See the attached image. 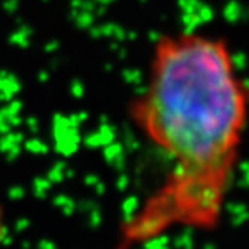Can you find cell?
Segmentation results:
<instances>
[{
    "mask_svg": "<svg viewBox=\"0 0 249 249\" xmlns=\"http://www.w3.org/2000/svg\"><path fill=\"white\" fill-rule=\"evenodd\" d=\"M57 47V42H51V44H47L46 46V51L47 52H53V49Z\"/></svg>",
    "mask_w": 249,
    "mask_h": 249,
    "instance_id": "277c9868",
    "label": "cell"
},
{
    "mask_svg": "<svg viewBox=\"0 0 249 249\" xmlns=\"http://www.w3.org/2000/svg\"><path fill=\"white\" fill-rule=\"evenodd\" d=\"M18 5H19V0H5L3 8L7 13H15L18 10Z\"/></svg>",
    "mask_w": 249,
    "mask_h": 249,
    "instance_id": "3957f363",
    "label": "cell"
},
{
    "mask_svg": "<svg viewBox=\"0 0 249 249\" xmlns=\"http://www.w3.org/2000/svg\"><path fill=\"white\" fill-rule=\"evenodd\" d=\"M31 36H33V29L29 28L28 24H21V26L10 36V42L24 49L29 46V39H31Z\"/></svg>",
    "mask_w": 249,
    "mask_h": 249,
    "instance_id": "7a4b0ae2",
    "label": "cell"
},
{
    "mask_svg": "<svg viewBox=\"0 0 249 249\" xmlns=\"http://www.w3.org/2000/svg\"><path fill=\"white\" fill-rule=\"evenodd\" d=\"M131 113L172 163L131 231L142 240L173 225L213 227L249 117V88L228 44L197 31L160 36Z\"/></svg>",
    "mask_w": 249,
    "mask_h": 249,
    "instance_id": "6da1fadb",
    "label": "cell"
},
{
    "mask_svg": "<svg viewBox=\"0 0 249 249\" xmlns=\"http://www.w3.org/2000/svg\"><path fill=\"white\" fill-rule=\"evenodd\" d=\"M44 2H47V0H44Z\"/></svg>",
    "mask_w": 249,
    "mask_h": 249,
    "instance_id": "5b68a950",
    "label": "cell"
}]
</instances>
